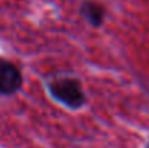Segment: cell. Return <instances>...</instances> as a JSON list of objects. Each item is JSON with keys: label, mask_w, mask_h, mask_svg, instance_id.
<instances>
[{"label": "cell", "mask_w": 149, "mask_h": 148, "mask_svg": "<svg viewBox=\"0 0 149 148\" xmlns=\"http://www.w3.org/2000/svg\"><path fill=\"white\" fill-rule=\"evenodd\" d=\"M45 89L49 97L58 105L77 112L86 107L87 95L78 77L71 74H55L45 80Z\"/></svg>", "instance_id": "6da1fadb"}, {"label": "cell", "mask_w": 149, "mask_h": 148, "mask_svg": "<svg viewBox=\"0 0 149 148\" xmlns=\"http://www.w3.org/2000/svg\"><path fill=\"white\" fill-rule=\"evenodd\" d=\"M23 87L22 70L12 61L0 58V96L9 97L19 93Z\"/></svg>", "instance_id": "7a4b0ae2"}, {"label": "cell", "mask_w": 149, "mask_h": 148, "mask_svg": "<svg viewBox=\"0 0 149 148\" xmlns=\"http://www.w3.org/2000/svg\"><path fill=\"white\" fill-rule=\"evenodd\" d=\"M143 148H149V140H148V142H146V145H145Z\"/></svg>", "instance_id": "277c9868"}, {"label": "cell", "mask_w": 149, "mask_h": 148, "mask_svg": "<svg viewBox=\"0 0 149 148\" xmlns=\"http://www.w3.org/2000/svg\"><path fill=\"white\" fill-rule=\"evenodd\" d=\"M80 15L90 26L100 28L106 19V9L103 4H100L97 1L86 0L80 6Z\"/></svg>", "instance_id": "3957f363"}]
</instances>
